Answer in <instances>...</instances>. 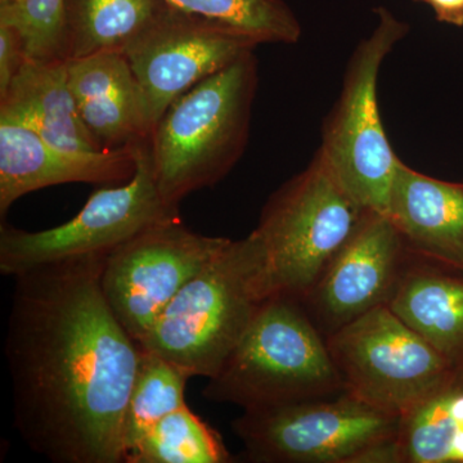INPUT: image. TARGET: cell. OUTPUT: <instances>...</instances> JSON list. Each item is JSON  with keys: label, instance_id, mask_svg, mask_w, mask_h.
I'll use <instances>...</instances> for the list:
<instances>
[{"label": "cell", "instance_id": "cb8c5ba5", "mask_svg": "<svg viewBox=\"0 0 463 463\" xmlns=\"http://www.w3.org/2000/svg\"><path fill=\"white\" fill-rule=\"evenodd\" d=\"M27 60L23 36L14 27L0 23V96L5 93Z\"/></svg>", "mask_w": 463, "mask_h": 463}, {"label": "cell", "instance_id": "8992f818", "mask_svg": "<svg viewBox=\"0 0 463 463\" xmlns=\"http://www.w3.org/2000/svg\"><path fill=\"white\" fill-rule=\"evenodd\" d=\"M408 26L386 9L347 65L340 99L323 128L318 155L335 181L362 209L388 213L399 164L380 118L377 80L383 60Z\"/></svg>", "mask_w": 463, "mask_h": 463}, {"label": "cell", "instance_id": "44dd1931", "mask_svg": "<svg viewBox=\"0 0 463 463\" xmlns=\"http://www.w3.org/2000/svg\"><path fill=\"white\" fill-rule=\"evenodd\" d=\"M190 379L172 362L142 349L141 364L125 416V458L164 417L187 405L184 392Z\"/></svg>", "mask_w": 463, "mask_h": 463}, {"label": "cell", "instance_id": "7402d4cb", "mask_svg": "<svg viewBox=\"0 0 463 463\" xmlns=\"http://www.w3.org/2000/svg\"><path fill=\"white\" fill-rule=\"evenodd\" d=\"M175 7L230 26L258 44H295L301 26L283 0H167Z\"/></svg>", "mask_w": 463, "mask_h": 463}, {"label": "cell", "instance_id": "2e32d148", "mask_svg": "<svg viewBox=\"0 0 463 463\" xmlns=\"http://www.w3.org/2000/svg\"><path fill=\"white\" fill-rule=\"evenodd\" d=\"M0 120L23 125L56 147L102 152L79 114L66 62L27 60L0 96Z\"/></svg>", "mask_w": 463, "mask_h": 463}, {"label": "cell", "instance_id": "277c9868", "mask_svg": "<svg viewBox=\"0 0 463 463\" xmlns=\"http://www.w3.org/2000/svg\"><path fill=\"white\" fill-rule=\"evenodd\" d=\"M345 392L325 335L300 301L268 298L203 397L243 411Z\"/></svg>", "mask_w": 463, "mask_h": 463}, {"label": "cell", "instance_id": "d6986e66", "mask_svg": "<svg viewBox=\"0 0 463 463\" xmlns=\"http://www.w3.org/2000/svg\"><path fill=\"white\" fill-rule=\"evenodd\" d=\"M401 463H463V367L402 414Z\"/></svg>", "mask_w": 463, "mask_h": 463}, {"label": "cell", "instance_id": "3957f363", "mask_svg": "<svg viewBox=\"0 0 463 463\" xmlns=\"http://www.w3.org/2000/svg\"><path fill=\"white\" fill-rule=\"evenodd\" d=\"M258 88L254 52L194 85L160 118L149 138L161 196L179 207L188 194L218 184L248 145Z\"/></svg>", "mask_w": 463, "mask_h": 463}, {"label": "cell", "instance_id": "5bb4252c", "mask_svg": "<svg viewBox=\"0 0 463 463\" xmlns=\"http://www.w3.org/2000/svg\"><path fill=\"white\" fill-rule=\"evenodd\" d=\"M66 70L81 120L102 151L151 138L142 91L124 52L66 61Z\"/></svg>", "mask_w": 463, "mask_h": 463}, {"label": "cell", "instance_id": "8fae6325", "mask_svg": "<svg viewBox=\"0 0 463 463\" xmlns=\"http://www.w3.org/2000/svg\"><path fill=\"white\" fill-rule=\"evenodd\" d=\"M258 45L230 26L170 5L123 51L142 91L152 132L183 94Z\"/></svg>", "mask_w": 463, "mask_h": 463}, {"label": "cell", "instance_id": "ba28073f", "mask_svg": "<svg viewBox=\"0 0 463 463\" xmlns=\"http://www.w3.org/2000/svg\"><path fill=\"white\" fill-rule=\"evenodd\" d=\"M399 421L343 392L243 411L232 429L250 462L356 463L373 444L397 437Z\"/></svg>", "mask_w": 463, "mask_h": 463}, {"label": "cell", "instance_id": "603a6c76", "mask_svg": "<svg viewBox=\"0 0 463 463\" xmlns=\"http://www.w3.org/2000/svg\"><path fill=\"white\" fill-rule=\"evenodd\" d=\"M0 23L20 33L29 60L66 62L63 0H0Z\"/></svg>", "mask_w": 463, "mask_h": 463}, {"label": "cell", "instance_id": "9a60e30c", "mask_svg": "<svg viewBox=\"0 0 463 463\" xmlns=\"http://www.w3.org/2000/svg\"><path fill=\"white\" fill-rule=\"evenodd\" d=\"M386 215L412 254L463 272V183L439 181L399 160Z\"/></svg>", "mask_w": 463, "mask_h": 463}, {"label": "cell", "instance_id": "e0dca14e", "mask_svg": "<svg viewBox=\"0 0 463 463\" xmlns=\"http://www.w3.org/2000/svg\"><path fill=\"white\" fill-rule=\"evenodd\" d=\"M388 307L453 367H463V272L412 254Z\"/></svg>", "mask_w": 463, "mask_h": 463}, {"label": "cell", "instance_id": "52a82bcc", "mask_svg": "<svg viewBox=\"0 0 463 463\" xmlns=\"http://www.w3.org/2000/svg\"><path fill=\"white\" fill-rule=\"evenodd\" d=\"M179 207L161 196L149 138L137 147V172L129 182L94 192L65 224L39 232L0 225V272L16 277L67 259L109 254L152 225L179 218Z\"/></svg>", "mask_w": 463, "mask_h": 463}, {"label": "cell", "instance_id": "30bf717a", "mask_svg": "<svg viewBox=\"0 0 463 463\" xmlns=\"http://www.w3.org/2000/svg\"><path fill=\"white\" fill-rule=\"evenodd\" d=\"M230 240L191 231L181 216L152 225L108 255L100 286L109 307L139 343L181 289Z\"/></svg>", "mask_w": 463, "mask_h": 463}, {"label": "cell", "instance_id": "7c38bea8", "mask_svg": "<svg viewBox=\"0 0 463 463\" xmlns=\"http://www.w3.org/2000/svg\"><path fill=\"white\" fill-rule=\"evenodd\" d=\"M411 257L389 216L365 210L301 304L325 337L330 336L365 313L389 306Z\"/></svg>", "mask_w": 463, "mask_h": 463}, {"label": "cell", "instance_id": "4fadbf2b", "mask_svg": "<svg viewBox=\"0 0 463 463\" xmlns=\"http://www.w3.org/2000/svg\"><path fill=\"white\" fill-rule=\"evenodd\" d=\"M138 145L102 152L69 151L50 145L23 125L0 120L2 219L21 197L52 185L129 182L137 172Z\"/></svg>", "mask_w": 463, "mask_h": 463}, {"label": "cell", "instance_id": "ffe728a7", "mask_svg": "<svg viewBox=\"0 0 463 463\" xmlns=\"http://www.w3.org/2000/svg\"><path fill=\"white\" fill-rule=\"evenodd\" d=\"M223 439L187 405L167 414L127 453L125 463H230Z\"/></svg>", "mask_w": 463, "mask_h": 463}, {"label": "cell", "instance_id": "d4e9b609", "mask_svg": "<svg viewBox=\"0 0 463 463\" xmlns=\"http://www.w3.org/2000/svg\"><path fill=\"white\" fill-rule=\"evenodd\" d=\"M429 5L439 23L447 25L463 26V0H414Z\"/></svg>", "mask_w": 463, "mask_h": 463}, {"label": "cell", "instance_id": "ac0fdd59", "mask_svg": "<svg viewBox=\"0 0 463 463\" xmlns=\"http://www.w3.org/2000/svg\"><path fill=\"white\" fill-rule=\"evenodd\" d=\"M170 5L167 0H63L66 61L123 52Z\"/></svg>", "mask_w": 463, "mask_h": 463}, {"label": "cell", "instance_id": "7a4b0ae2", "mask_svg": "<svg viewBox=\"0 0 463 463\" xmlns=\"http://www.w3.org/2000/svg\"><path fill=\"white\" fill-rule=\"evenodd\" d=\"M268 298L264 249L252 231L230 240L181 289L139 346L190 377L212 379Z\"/></svg>", "mask_w": 463, "mask_h": 463}, {"label": "cell", "instance_id": "9c48e42d", "mask_svg": "<svg viewBox=\"0 0 463 463\" xmlns=\"http://www.w3.org/2000/svg\"><path fill=\"white\" fill-rule=\"evenodd\" d=\"M345 392L401 417L456 368L388 306L326 337Z\"/></svg>", "mask_w": 463, "mask_h": 463}, {"label": "cell", "instance_id": "5b68a950", "mask_svg": "<svg viewBox=\"0 0 463 463\" xmlns=\"http://www.w3.org/2000/svg\"><path fill=\"white\" fill-rule=\"evenodd\" d=\"M365 210L335 181L318 152L265 203L255 233L270 298L303 301L354 233Z\"/></svg>", "mask_w": 463, "mask_h": 463}, {"label": "cell", "instance_id": "6da1fadb", "mask_svg": "<svg viewBox=\"0 0 463 463\" xmlns=\"http://www.w3.org/2000/svg\"><path fill=\"white\" fill-rule=\"evenodd\" d=\"M108 255L14 277L5 344L14 428L54 463H125V416L142 349L103 295Z\"/></svg>", "mask_w": 463, "mask_h": 463}]
</instances>
